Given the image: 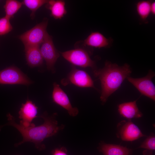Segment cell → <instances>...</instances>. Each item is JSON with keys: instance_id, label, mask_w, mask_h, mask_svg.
Here are the masks:
<instances>
[{"instance_id": "obj_1", "label": "cell", "mask_w": 155, "mask_h": 155, "mask_svg": "<svg viewBox=\"0 0 155 155\" xmlns=\"http://www.w3.org/2000/svg\"><path fill=\"white\" fill-rule=\"evenodd\" d=\"M57 115L55 113L51 116H49L46 113L40 116L44 120V123L42 125L25 127L17 123L14 117L10 113L7 115L8 122L2 126L9 125L16 128L21 134L23 137L22 141L16 144V146L27 142H32L35 147L41 150L44 149L45 145L42 142L46 138L54 135L64 127V125L59 126L56 119Z\"/></svg>"}, {"instance_id": "obj_2", "label": "cell", "mask_w": 155, "mask_h": 155, "mask_svg": "<svg viewBox=\"0 0 155 155\" xmlns=\"http://www.w3.org/2000/svg\"><path fill=\"white\" fill-rule=\"evenodd\" d=\"M130 66L125 63L122 66L106 61L104 67L94 70V76L100 82L101 88L100 97L102 104L108 97L120 87L122 83L131 73Z\"/></svg>"}, {"instance_id": "obj_3", "label": "cell", "mask_w": 155, "mask_h": 155, "mask_svg": "<svg viewBox=\"0 0 155 155\" xmlns=\"http://www.w3.org/2000/svg\"><path fill=\"white\" fill-rule=\"evenodd\" d=\"M48 20L45 19L40 23L19 36L24 47L40 46L43 42L46 33Z\"/></svg>"}, {"instance_id": "obj_4", "label": "cell", "mask_w": 155, "mask_h": 155, "mask_svg": "<svg viewBox=\"0 0 155 155\" xmlns=\"http://www.w3.org/2000/svg\"><path fill=\"white\" fill-rule=\"evenodd\" d=\"M61 54L65 59L73 65L82 67H91L94 70L96 69L95 61L83 49L76 48L62 52Z\"/></svg>"}, {"instance_id": "obj_5", "label": "cell", "mask_w": 155, "mask_h": 155, "mask_svg": "<svg viewBox=\"0 0 155 155\" xmlns=\"http://www.w3.org/2000/svg\"><path fill=\"white\" fill-rule=\"evenodd\" d=\"M154 76V72L149 70L147 75L144 77L134 78L129 76L126 79L142 95L155 101V87L152 81V79Z\"/></svg>"}, {"instance_id": "obj_6", "label": "cell", "mask_w": 155, "mask_h": 155, "mask_svg": "<svg viewBox=\"0 0 155 155\" xmlns=\"http://www.w3.org/2000/svg\"><path fill=\"white\" fill-rule=\"evenodd\" d=\"M32 82L19 68L12 66L0 71V84L29 85Z\"/></svg>"}, {"instance_id": "obj_7", "label": "cell", "mask_w": 155, "mask_h": 155, "mask_svg": "<svg viewBox=\"0 0 155 155\" xmlns=\"http://www.w3.org/2000/svg\"><path fill=\"white\" fill-rule=\"evenodd\" d=\"M40 50L43 59L46 61L47 69L55 73V64L59 57V54L54 45L52 36L47 32Z\"/></svg>"}, {"instance_id": "obj_8", "label": "cell", "mask_w": 155, "mask_h": 155, "mask_svg": "<svg viewBox=\"0 0 155 155\" xmlns=\"http://www.w3.org/2000/svg\"><path fill=\"white\" fill-rule=\"evenodd\" d=\"M118 135L124 141H132L146 136L130 119L121 121L118 124Z\"/></svg>"}, {"instance_id": "obj_9", "label": "cell", "mask_w": 155, "mask_h": 155, "mask_svg": "<svg viewBox=\"0 0 155 155\" xmlns=\"http://www.w3.org/2000/svg\"><path fill=\"white\" fill-rule=\"evenodd\" d=\"M52 98L53 102L67 111L69 114L75 117L78 113L79 111L76 107H73L67 95L56 82L53 84Z\"/></svg>"}, {"instance_id": "obj_10", "label": "cell", "mask_w": 155, "mask_h": 155, "mask_svg": "<svg viewBox=\"0 0 155 155\" xmlns=\"http://www.w3.org/2000/svg\"><path fill=\"white\" fill-rule=\"evenodd\" d=\"M37 107L31 100L28 99L22 104L19 112V118L21 119L20 124L28 127L35 125L32 123L34 119L38 117Z\"/></svg>"}, {"instance_id": "obj_11", "label": "cell", "mask_w": 155, "mask_h": 155, "mask_svg": "<svg viewBox=\"0 0 155 155\" xmlns=\"http://www.w3.org/2000/svg\"><path fill=\"white\" fill-rule=\"evenodd\" d=\"M67 80L69 82L78 87L95 88L92 79L87 72L73 67Z\"/></svg>"}, {"instance_id": "obj_12", "label": "cell", "mask_w": 155, "mask_h": 155, "mask_svg": "<svg viewBox=\"0 0 155 155\" xmlns=\"http://www.w3.org/2000/svg\"><path fill=\"white\" fill-rule=\"evenodd\" d=\"M112 42L111 38H107L98 32L91 33L84 42V45L91 47L101 48L110 46Z\"/></svg>"}, {"instance_id": "obj_13", "label": "cell", "mask_w": 155, "mask_h": 155, "mask_svg": "<svg viewBox=\"0 0 155 155\" xmlns=\"http://www.w3.org/2000/svg\"><path fill=\"white\" fill-rule=\"evenodd\" d=\"M137 100L119 104L118 106V111L120 115L130 120L133 118H138L142 117L143 114L138 108Z\"/></svg>"}, {"instance_id": "obj_14", "label": "cell", "mask_w": 155, "mask_h": 155, "mask_svg": "<svg viewBox=\"0 0 155 155\" xmlns=\"http://www.w3.org/2000/svg\"><path fill=\"white\" fill-rule=\"evenodd\" d=\"M27 64L30 67H34L41 65L43 59L41 55L40 46L24 47Z\"/></svg>"}, {"instance_id": "obj_15", "label": "cell", "mask_w": 155, "mask_h": 155, "mask_svg": "<svg viewBox=\"0 0 155 155\" xmlns=\"http://www.w3.org/2000/svg\"><path fill=\"white\" fill-rule=\"evenodd\" d=\"M46 7L50 10L51 16L55 19H62L67 13L64 1L48 0Z\"/></svg>"}, {"instance_id": "obj_16", "label": "cell", "mask_w": 155, "mask_h": 155, "mask_svg": "<svg viewBox=\"0 0 155 155\" xmlns=\"http://www.w3.org/2000/svg\"><path fill=\"white\" fill-rule=\"evenodd\" d=\"M98 149L104 155H129L130 152V150L126 147L103 142L99 144Z\"/></svg>"}, {"instance_id": "obj_17", "label": "cell", "mask_w": 155, "mask_h": 155, "mask_svg": "<svg viewBox=\"0 0 155 155\" xmlns=\"http://www.w3.org/2000/svg\"><path fill=\"white\" fill-rule=\"evenodd\" d=\"M152 1H142L138 2L136 5L137 12L140 18L147 22V19L151 13L150 6Z\"/></svg>"}, {"instance_id": "obj_18", "label": "cell", "mask_w": 155, "mask_h": 155, "mask_svg": "<svg viewBox=\"0 0 155 155\" xmlns=\"http://www.w3.org/2000/svg\"><path fill=\"white\" fill-rule=\"evenodd\" d=\"M22 2L16 0H7L3 7L5 13V16L10 19L12 18L21 7Z\"/></svg>"}, {"instance_id": "obj_19", "label": "cell", "mask_w": 155, "mask_h": 155, "mask_svg": "<svg viewBox=\"0 0 155 155\" xmlns=\"http://www.w3.org/2000/svg\"><path fill=\"white\" fill-rule=\"evenodd\" d=\"M48 0H24L22 2L31 11L30 16L33 19L36 11L45 4H46Z\"/></svg>"}, {"instance_id": "obj_20", "label": "cell", "mask_w": 155, "mask_h": 155, "mask_svg": "<svg viewBox=\"0 0 155 155\" xmlns=\"http://www.w3.org/2000/svg\"><path fill=\"white\" fill-rule=\"evenodd\" d=\"M10 20L5 16L0 18V36L5 34L12 30Z\"/></svg>"}, {"instance_id": "obj_21", "label": "cell", "mask_w": 155, "mask_h": 155, "mask_svg": "<svg viewBox=\"0 0 155 155\" xmlns=\"http://www.w3.org/2000/svg\"><path fill=\"white\" fill-rule=\"evenodd\" d=\"M138 148H144L150 150H155V136L150 135L147 137Z\"/></svg>"}, {"instance_id": "obj_22", "label": "cell", "mask_w": 155, "mask_h": 155, "mask_svg": "<svg viewBox=\"0 0 155 155\" xmlns=\"http://www.w3.org/2000/svg\"><path fill=\"white\" fill-rule=\"evenodd\" d=\"M52 154V155H68L65 149L63 148L55 149Z\"/></svg>"}, {"instance_id": "obj_23", "label": "cell", "mask_w": 155, "mask_h": 155, "mask_svg": "<svg viewBox=\"0 0 155 155\" xmlns=\"http://www.w3.org/2000/svg\"><path fill=\"white\" fill-rule=\"evenodd\" d=\"M151 13L153 15L155 14V2H152L150 6Z\"/></svg>"}, {"instance_id": "obj_24", "label": "cell", "mask_w": 155, "mask_h": 155, "mask_svg": "<svg viewBox=\"0 0 155 155\" xmlns=\"http://www.w3.org/2000/svg\"><path fill=\"white\" fill-rule=\"evenodd\" d=\"M148 155H149V154H148ZM151 155V154L150 155Z\"/></svg>"}]
</instances>
